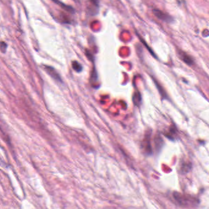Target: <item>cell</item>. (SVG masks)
<instances>
[{
  "mask_svg": "<svg viewBox=\"0 0 209 209\" xmlns=\"http://www.w3.org/2000/svg\"><path fill=\"white\" fill-rule=\"evenodd\" d=\"M191 168V163L184 162L182 164V167H181V170L182 171V172L183 173H186V172H188L190 171Z\"/></svg>",
  "mask_w": 209,
  "mask_h": 209,
  "instance_id": "52a82bcc",
  "label": "cell"
},
{
  "mask_svg": "<svg viewBox=\"0 0 209 209\" xmlns=\"http://www.w3.org/2000/svg\"><path fill=\"white\" fill-rule=\"evenodd\" d=\"M155 146L157 150H159L161 148V147L163 146V139L161 138L160 136H157L155 138Z\"/></svg>",
  "mask_w": 209,
  "mask_h": 209,
  "instance_id": "9c48e42d",
  "label": "cell"
},
{
  "mask_svg": "<svg viewBox=\"0 0 209 209\" xmlns=\"http://www.w3.org/2000/svg\"><path fill=\"white\" fill-rule=\"evenodd\" d=\"M44 67L45 71L48 73V75H50L52 78H53L54 79L58 82H62L61 78L60 77L59 74L56 71V70H55L53 68H52L48 66H45V65Z\"/></svg>",
  "mask_w": 209,
  "mask_h": 209,
  "instance_id": "3957f363",
  "label": "cell"
},
{
  "mask_svg": "<svg viewBox=\"0 0 209 209\" xmlns=\"http://www.w3.org/2000/svg\"><path fill=\"white\" fill-rule=\"evenodd\" d=\"M179 55L180 58L182 59L185 63L187 65H191L193 63V60H192V58L189 56V55H188L186 53L183 52H180L179 53Z\"/></svg>",
  "mask_w": 209,
  "mask_h": 209,
  "instance_id": "5b68a950",
  "label": "cell"
},
{
  "mask_svg": "<svg viewBox=\"0 0 209 209\" xmlns=\"http://www.w3.org/2000/svg\"><path fill=\"white\" fill-rule=\"evenodd\" d=\"M55 3H57L58 4L61 8L63 9L64 10L69 12H70V13H74V9L73 8L72 6H68L64 3H63L61 1H54Z\"/></svg>",
  "mask_w": 209,
  "mask_h": 209,
  "instance_id": "8992f818",
  "label": "cell"
},
{
  "mask_svg": "<svg viewBox=\"0 0 209 209\" xmlns=\"http://www.w3.org/2000/svg\"><path fill=\"white\" fill-rule=\"evenodd\" d=\"M142 145H143V149L145 150V152L147 153V154L150 155L152 153L151 146L150 144V135L149 136V134H148L145 136Z\"/></svg>",
  "mask_w": 209,
  "mask_h": 209,
  "instance_id": "277c9868",
  "label": "cell"
},
{
  "mask_svg": "<svg viewBox=\"0 0 209 209\" xmlns=\"http://www.w3.org/2000/svg\"><path fill=\"white\" fill-rule=\"evenodd\" d=\"M6 48H7V44L5 43H4V42H1V50L3 53H4L6 52Z\"/></svg>",
  "mask_w": 209,
  "mask_h": 209,
  "instance_id": "30bf717a",
  "label": "cell"
},
{
  "mask_svg": "<svg viewBox=\"0 0 209 209\" xmlns=\"http://www.w3.org/2000/svg\"><path fill=\"white\" fill-rule=\"evenodd\" d=\"M72 65H73V69L77 73H80L82 71V66L77 61H73Z\"/></svg>",
  "mask_w": 209,
  "mask_h": 209,
  "instance_id": "ba28073f",
  "label": "cell"
},
{
  "mask_svg": "<svg viewBox=\"0 0 209 209\" xmlns=\"http://www.w3.org/2000/svg\"><path fill=\"white\" fill-rule=\"evenodd\" d=\"M153 12H154V14L156 17H157L160 20L164 21V22H171V21H172V18L169 15L167 14L164 13L161 10L154 9L153 10Z\"/></svg>",
  "mask_w": 209,
  "mask_h": 209,
  "instance_id": "7a4b0ae2",
  "label": "cell"
},
{
  "mask_svg": "<svg viewBox=\"0 0 209 209\" xmlns=\"http://www.w3.org/2000/svg\"><path fill=\"white\" fill-rule=\"evenodd\" d=\"M173 197L180 205L183 207H188L190 205H194L198 203V201L193 197L182 194L180 193L174 192L173 193Z\"/></svg>",
  "mask_w": 209,
  "mask_h": 209,
  "instance_id": "6da1fadb",
  "label": "cell"
}]
</instances>
